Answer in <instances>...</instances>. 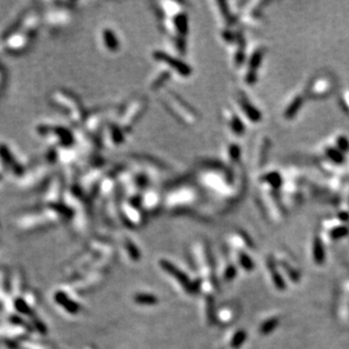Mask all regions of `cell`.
Wrapping results in <instances>:
<instances>
[{"instance_id":"cell-32","label":"cell","mask_w":349,"mask_h":349,"mask_svg":"<svg viewBox=\"0 0 349 349\" xmlns=\"http://www.w3.org/2000/svg\"><path fill=\"white\" fill-rule=\"evenodd\" d=\"M338 102H339L341 110L349 116V85L345 87L343 90H340Z\"/></svg>"},{"instance_id":"cell-1","label":"cell","mask_w":349,"mask_h":349,"mask_svg":"<svg viewBox=\"0 0 349 349\" xmlns=\"http://www.w3.org/2000/svg\"><path fill=\"white\" fill-rule=\"evenodd\" d=\"M197 182L210 192L218 204L231 207L241 200L246 190V179L242 167L234 169L223 160L205 159L197 171Z\"/></svg>"},{"instance_id":"cell-28","label":"cell","mask_w":349,"mask_h":349,"mask_svg":"<svg viewBox=\"0 0 349 349\" xmlns=\"http://www.w3.org/2000/svg\"><path fill=\"white\" fill-rule=\"evenodd\" d=\"M100 42L106 52L110 53H116L120 50V40H119L118 34L110 27H104L100 32Z\"/></svg>"},{"instance_id":"cell-9","label":"cell","mask_w":349,"mask_h":349,"mask_svg":"<svg viewBox=\"0 0 349 349\" xmlns=\"http://www.w3.org/2000/svg\"><path fill=\"white\" fill-rule=\"evenodd\" d=\"M337 88V79L329 71H319L306 83L304 93L310 101H323L332 95Z\"/></svg>"},{"instance_id":"cell-17","label":"cell","mask_w":349,"mask_h":349,"mask_svg":"<svg viewBox=\"0 0 349 349\" xmlns=\"http://www.w3.org/2000/svg\"><path fill=\"white\" fill-rule=\"evenodd\" d=\"M67 184L61 174H54L45 184V189L41 197V205L58 206L64 204V195Z\"/></svg>"},{"instance_id":"cell-19","label":"cell","mask_w":349,"mask_h":349,"mask_svg":"<svg viewBox=\"0 0 349 349\" xmlns=\"http://www.w3.org/2000/svg\"><path fill=\"white\" fill-rule=\"evenodd\" d=\"M34 37L16 29H9L2 37V49L12 54H22L29 50Z\"/></svg>"},{"instance_id":"cell-38","label":"cell","mask_w":349,"mask_h":349,"mask_svg":"<svg viewBox=\"0 0 349 349\" xmlns=\"http://www.w3.org/2000/svg\"><path fill=\"white\" fill-rule=\"evenodd\" d=\"M3 177H5V176H3V175H2V174H1V173H0V182H1V181H2V179H3Z\"/></svg>"},{"instance_id":"cell-23","label":"cell","mask_w":349,"mask_h":349,"mask_svg":"<svg viewBox=\"0 0 349 349\" xmlns=\"http://www.w3.org/2000/svg\"><path fill=\"white\" fill-rule=\"evenodd\" d=\"M125 138H127V135L116 123V121L107 122L100 135L101 145L106 146L109 148H116L118 146H121L125 141Z\"/></svg>"},{"instance_id":"cell-3","label":"cell","mask_w":349,"mask_h":349,"mask_svg":"<svg viewBox=\"0 0 349 349\" xmlns=\"http://www.w3.org/2000/svg\"><path fill=\"white\" fill-rule=\"evenodd\" d=\"M202 205L200 189L191 183H182L172 188L163 198V208L169 212H188L200 209Z\"/></svg>"},{"instance_id":"cell-22","label":"cell","mask_w":349,"mask_h":349,"mask_svg":"<svg viewBox=\"0 0 349 349\" xmlns=\"http://www.w3.org/2000/svg\"><path fill=\"white\" fill-rule=\"evenodd\" d=\"M308 99H306V95L304 93V89H299L293 92L291 95L288 96V99L285 101L284 105H282L281 110V117L286 121H292L296 119L298 116L299 112H301L303 106Z\"/></svg>"},{"instance_id":"cell-13","label":"cell","mask_w":349,"mask_h":349,"mask_svg":"<svg viewBox=\"0 0 349 349\" xmlns=\"http://www.w3.org/2000/svg\"><path fill=\"white\" fill-rule=\"evenodd\" d=\"M58 7L50 8L42 13V25L51 31L62 30L69 26L74 20V12L69 2H57Z\"/></svg>"},{"instance_id":"cell-21","label":"cell","mask_w":349,"mask_h":349,"mask_svg":"<svg viewBox=\"0 0 349 349\" xmlns=\"http://www.w3.org/2000/svg\"><path fill=\"white\" fill-rule=\"evenodd\" d=\"M41 25L42 13L37 9H30L19 16L18 20H16L12 29L19 30L32 37H35Z\"/></svg>"},{"instance_id":"cell-4","label":"cell","mask_w":349,"mask_h":349,"mask_svg":"<svg viewBox=\"0 0 349 349\" xmlns=\"http://www.w3.org/2000/svg\"><path fill=\"white\" fill-rule=\"evenodd\" d=\"M50 102L64 112L75 127H82L87 113L83 102L76 94L64 88L54 89L50 94Z\"/></svg>"},{"instance_id":"cell-18","label":"cell","mask_w":349,"mask_h":349,"mask_svg":"<svg viewBox=\"0 0 349 349\" xmlns=\"http://www.w3.org/2000/svg\"><path fill=\"white\" fill-rule=\"evenodd\" d=\"M119 214L120 219L130 226L141 225L145 221V210L142 209L140 201L132 200L124 197L119 199Z\"/></svg>"},{"instance_id":"cell-34","label":"cell","mask_w":349,"mask_h":349,"mask_svg":"<svg viewBox=\"0 0 349 349\" xmlns=\"http://www.w3.org/2000/svg\"><path fill=\"white\" fill-rule=\"evenodd\" d=\"M124 244H125V247H127L129 254H130V256L134 258V259H138V258H139V251H138L137 247H136L135 244L132 243L130 240H125Z\"/></svg>"},{"instance_id":"cell-26","label":"cell","mask_w":349,"mask_h":349,"mask_svg":"<svg viewBox=\"0 0 349 349\" xmlns=\"http://www.w3.org/2000/svg\"><path fill=\"white\" fill-rule=\"evenodd\" d=\"M163 198L164 195L157 188L149 186L141 194L140 205L145 212L154 214L160 208H163Z\"/></svg>"},{"instance_id":"cell-5","label":"cell","mask_w":349,"mask_h":349,"mask_svg":"<svg viewBox=\"0 0 349 349\" xmlns=\"http://www.w3.org/2000/svg\"><path fill=\"white\" fill-rule=\"evenodd\" d=\"M268 48L262 42L256 41L249 43L246 58L243 67L240 69V78L245 86H254L259 79V71L266 58Z\"/></svg>"},{"instance_id":"cell-36","label":"cell","mask_w":349,"mask_h":349,"mask_svg":"<svg viewBox=\"0 0 349 349\" xmlns=\"http://www.w3.org/2000/svg\"><path fill=\"white\" fill-rule=\"evenodd\" d=\"M137 301L140 303H155L156 299L153 296H148V295H140L137 297Z\"/></svg>"},{"instance_id":"cell-31","label":"cell","mask_w":349,"mask_h":349,"mask_svg":"<svg viewBox=\"0 0 349 349\" xmlns=\"http://www.w3.org/2000/svg\"><path fill=\"white\" fill-rule=\"evenodd\" d=\"M328 141H329L334 148H337L338 151H339L340 153H343L344 155H346L349 158V136L348 135L343 134V132H338V134H334L332 137L328 139Z\"/></svg>"},{"instance_id":"cell-7","label":"cell","mask_w":349,"mask_h":349,"mask_svg":"<svg viewBox=\"0 0 349 349\" xmlns=\"http://www.w3.org/2000/svg\"><path fill=\"white\" fill-rule=\"evenodd\" d=\"M160 102L165 106V109L177 119L181 123L186 125H194L200 120V116L194 110V107L184 101L180 95L174 93L173 90H169L164 88L160 90L159 95Z\"/></svg>"},{"instance_id":"cell-27","label":"cell","mask_w":349,"mask_h":349,"mask_svg":"<svg viewBox=\"0 0 349 349\" xmlns=\"http://www.w3.org/2000/svg\"><path fill=\"white\" fill-rule=\"evenodd\" d=\"M242 156L243 151L241 145L237 142L235 139L229 140L224 145L223 148V162L226 165L237 169V167H242Z\"/></svg>"},{"instance_id":"cell-33","label":"cell","mask_w":349,"mask_h":349,"mask_svg":"<svg viewBox=\"0 0 349 349\" xmlns=\"http://www.w3.org/2000/svg\"><path fill=\"white\" fill-rule=\"evenodd\" d=\"M323 244L322 242H321L320 239H317V237H315L313 241V256L314 258H315L316 260L321 261L323 259Z\"/></svg>"},{"instance_id":"cell-16","label":"cell","mask_w":349,"mask_h":349,"mask_svg":"<svg viewBox=\"0 0 349 349\" xmlns=\"http://www.w3.org/2000/svg\"><path fill=\"white\" fill-rule=\"evenodd\" d=\"M26 169L14 154L9 145L0 141V173L3 176L10 175L17 180L23 175Z\"/></svg>"},{"instance_id":"cell-37","label":"cell","mask_w":349,"mask_h":349,"mask_svg":"<svg viewBox=\"0 0 349 349\" xmlns=\"http://www.w3.org/2000/svg\"><path fill=\"white\" fill-rule=\"evenodd\" d=\"M1 50H3V49H2V41L0 40V51H1Z\"/></svg>"},{"instance_id":"cell-30","label":"cell","mask_w":349,"mask_h":349,"mask_svg":"<svg viewBox=\"0 0 349 349\" xmlns=\"http://www.w3.org/2000/svg\"><path fill=\"white\" fill-rule=\"evenodd\" d=\"M155 5L158 12V17H172L184 10L183 3L177 1H159Z\"/></svg>"},{"instance_id":"cell-35","label":"cell","mask_w":349,"mask_h":349,"mask_svg":"<svg viewBox=\"0 0 349 349\" xmlns=\"http://www.w3.org/2000/svg\"><path fill=\"white\" fill-rule=\"evenodd\" d=\"M6 80H7L6 69L1 64H0V96H1L3 89H5Z\"/></svg>"},{"instance_id":"cell-6","label":"cell","mask_w":349,"mask_h":349,"mask_svg":"<svg viewBox=\"0 0 349 349\" xmlns=\"http://www.w3.org/2000/svg\"><path fill=\"white\" fill-rule=\"evenodd\" d=\"M256 198L258 206L267 218H269L274 223L284 221L287 210L282 204L280 191L272 189L264 184L257 183Z\"/></svg>"},{"instance_id":"cell-8","label":"cell","mask_w":349,"mask_h":349,"mask_svg":"<svg viewBox=\"0 0 349 349\" xmlns=\"http://www.w3.org/2000/svg\"><path fill=\"white\" fill-rule=\"evenodd\" d=\"M34 131L37 137L53 148H67L75 145L74 130L64 125L40 123L35 125Z\"/></svg>"},{"instance_id":"cell-11","label":"cell","mask_w":349,"mask_h":349,"mask_svg":"<svg viewBox=\"0 0 349 349\" xmlns=\"http://www.w3.org/2000/svg\"><path fill=\"white\" fill-rule=\"evenodd\" d=\"M233 109L246 124H259L262 121V111L250 99L245 90L240 87L234 88L232 94Z\"/></svg>"},{"instance_id":"cell-12","label":"cell","mask_w":349,"mask_h":349,"mask_svg":"<svg viewBox=\"0 0 349 349\" xmlns=\"http://www.w3.org/2000/svg\"><path fill=\"white\" fill-rule=\"evenodd\" d=\"M268 1H243L239 16V25L243 29L259 30L263 25L264 19V9L269 6Z\"/></svg>"},{"instance_id":"cell-2","label":"cell","mask_w":349,"mask_h":349,"mask_svg":"<svg viewBox=\"0 0 349 349\" xmlns=\"http://www.w3.org/2000/svg\"><path fill=\"white\" fill-rule=\"evenodd\" d=\"M284 183L280 190V197L286 210H293L303 205L309 195V177L297 166H289L282 171Z\"/></svg>"},{"instance_id":"cell-10","label":"cell","mask_w":349,"mask_h":349,"mask_svg":"<svg viewBox=\"0 0 349 349\" xmlns=\"http://www.w3.org/2000/svg\"><path fill=\"white\" fill-rule=\"evenodd\" d=\"M147 97L138 94V95L132 96L122 107L120 113L118 114L116 123L123 130L125 135H128L132 130L134 125L140 120L142 114L147 109Z\"/></svg>"},{"instance_id":"cell-20","label":"cell","mask_w":349,"mask_h":349,"mask_svg":"<svg viewBox=\"0 0 349 349\" xmlns=\"http://www.w3.org/2000/svg\"><path fill=\"white\" fill-rule=\"evenodd\" d=\"M110 114L111 110L109 107H100V109L90 111L89 113L86 114L82 128L88 135L100 139L101 132H102L104 125L107 123V117Z\"/></svg>"},{"instance_id":"cell-24","label":"cell","mask_w":349,"mask_h":349,"mask_svg":"<svg viewBox=\"0 0 349 349\" xmlns=\"http://www.w3.org/2000/svg\"><path fill=\"white\" fill-rule=\"evenodd\" d=\"M222 120L229 134L234 138L243 137L246 132V123L242 120L233 107H224L222 111Z\"/></svg>"},{"instance_id":"cell-15","label":"cell","mask_w":349,"mask_h":349,"mask_svg":"<svg viewBox=\"0 0 349 349\" xmlns=\"http://www.w3.org/2000/svg\"><path fill=\"white\" fill-rule=\"evenodd\" d=\"M152 58L163 68L181 78H189L192 75V67L176 55L170 54L163 50H155L152 52Z\"/></svg>"},{"instance_id":"cell-25","label":"cell","mask_w":349,"mask_h":349,"mask_svg":"<svg viewBox=\"0 0 349 349\" xmlns=\"http://www.w3.org/2000/svg\"><path fill=\"white\" fill-rule=\"evenodd\" d=\"M272 147V141L268 136L263 135L258 139L254 146L252 158H251V164H252L253 169L260 172L263 170L264 165H266L268 157H269V153Z\"/></svg>"},{"instance_id":"cell-29","label":"cell","mask_w":349,"mask_h":349,"mask_svg":"<svg viewBox=\"0 0 349 349\" xmlns=\"http://www.w3.org/2000/svg\"><path fill=\"white\" fill-rule=\"evenodd\" d=\"M172 76L173 74L170 70H167L165 68H160L159 70L155 72V74L152 76V78L149 79V89L153 90V92H160V90H163L164 87H165V84L172 78Z\"/></svg>"},{"instance_id":"cell-14","label":"cell","mask_w":349,"mask_h":349,"mask_svg":"<svg viewBox=\"0 0 349 349\" xmlns=\"http://www.w3.org/2000/svg\"><path fill=\"white\" fill-rule=\"evenodd\" d=\"M50 165L45 162H40L27 167L25 172L19 179H17L16 184L20 190H33L36 189L48 181L51 177Z\"/></svg>"}]
</instances>
